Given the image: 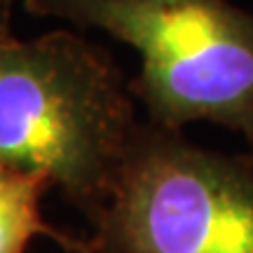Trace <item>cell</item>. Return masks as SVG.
Wrapping results in <instances>:
<instances>
[{"instance_id":"1","label":"cell","mask_w":253,"mask_h":253,"mask_svg":"<svg viewBox=\"0 0 253 253\" xmlns=\"http://www.w3.org/2000/svg\"><path fill=\"white\" fill-rule=\"evenodd\" d=\"M138 129L115 68L87 42L0 40V164L45 176L89 223Z\"/></svg>"},{"instance_id":"2","label":"cell","mask_w":253,"mask_h":253,"mask_svg":"<svg viewBox=\"0 0 253 253\" xmlns=\"http://www.w3.org/2000/svg\"><path fill=\"white\" fill-rule=\"evenodd\" d=\"M141 56L136 89L157 126H230L253 148V17L227 0H33Z\"/></svg>"},{"instance_id":"3","label":"cell","mask_w":253,"mask_h":253,"mask_svg":"<svg viewBox=\"0 0 253 253\" xmlns=\"http://www.w3.org/2000/svg\"><path fill=\"white\" fill-rule=\"evenodd\" d=\"M80 253H253V150L141 126Z\"/></svg>"},{"instance_id":"4","label":"cell","mask_w":253,"mask_h":253,"mask_svg":"<svg viewBox=\"0 0 253 253\" xmlns=\"http://www.w3.org/2000/svg\"><path fill=\"white\" fill-rule=\"evenodd\" d=\"M52 183L40 173L0 164V253H26L36 237H49L66 253H80V239L45 223L40 199Z\"/></svg>"}]
</instances>
